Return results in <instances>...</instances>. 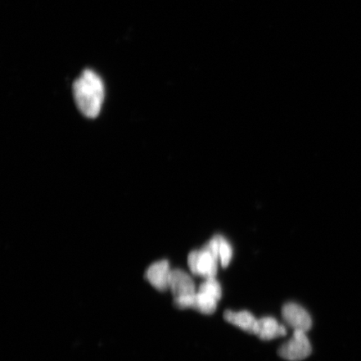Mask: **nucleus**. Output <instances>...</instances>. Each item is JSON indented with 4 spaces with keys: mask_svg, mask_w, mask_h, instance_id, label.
Instances as JSON below:
<instances>
[{
    "mask_svg": "<svg viewBox=\"0 0 361 361\" xmlns=\"http://www.w3.org/2000/svg\"><path fill=\"white\" fill-rule=\"evenodd\" d=\"M73 92L80 111L88 118H96L105 98V85L100 76L92 70L84 71L75 81Z\"/></svg>",
    "mask_w": 361,
    "mask_h": 361,
    "instance_id": "obj_1",
    "label": "nucleus"
},
{
    "mask_svg": "<svg viewBox=\"0 0 361 361\" xmlns=\"http://www.w3.org/2000/svg\"><path fill=\"white\" fill-rule=\"evenodd\" d=\"M188 264L193 274L205 279L216 278L218 274L219 262L206 247L191 252L188 255Z\"/></svg>",
    "mask_w": 361,
    "mask_h": 361,
    "instance_id": "obj_2",
    "label": "nucleus"
},
{
    "mask_svg": "<svg viewBox=\"0 0 361 361\" xmlns=\"http://www.w3.org/2000/svg\"><path fill=\"white\" fill-rule=\"evenodd\" d=\"M312 352L306 332L295 331L290 341L279 350V355L284 360L300 361L309 357Z\"/></svg>",
    "mask_w": 361,
    "mask_h": 361,
    "instance_id": "obj_3",
    "label": "nucleus"
},
{
    "mask_svg": "<svg viewBox=\"0 0 361 361\" xmlns=\"http://www.w3.org/2000/svg\"><path fill=\"white\" fill-rule=\"evenodd\" d=\"M219 301L205 293L197 291L191 295L174 298V305L179 309H193L203 314H214Z\"/></svg>",
    "mask_w": 361,
    "mask_h": 361,
    "instance_id": "obj_4",
    "label": "nucleus"
},
{
    "mask_svg": "<svg viewBox=\"0 0 361 361\" xmlns=\"http://www.w3.org/2000/svg\"><path fill=\"white\" fill-rule=\"evenodd\" d=\"M282 316L284 322L293 331L308 332L312 327V319L308 311L303 307L295 303H288L283 305Z\"/></svg>",
    "mask_w": 361,
    "mask_h": 361,
    "instance_id": "obj_5",
    "label": "nucleus"
},
{
    "mask_svg": "<svg viewBox=\"0 0 361 361\" xmlns=\"http://www.w3.org/2000/svg\"><path fill=\"white\" fill-rule=\"evenodd\" d=\"M169 290L174 298L187 296L195 293V283L192 277L182 269H171L169 279Z\"/></svg>",
    "mask_w": 361,
    "mask_h": 361,
    "instance_id": "obj_6",
    "label": "nucleus"
},
{
    "mask_svg": "<svg viewBox=\"0 0 361 361\" xmlns=\"http://www.w3.org/2000/svg\"><path fill=\"white\" fill-rule=\"evenodd\" d=\"M171 269L168 260L157 261L148 268L146 276L149 283L157 290H169V279Z\"/></svg>",
    "mask_w": 361,
    "mask_h": 361,
    "instance_id": "obj_7",
    "label": "nucleus"
},
{
    "mask_svg": "<svg viewBox=\"0 0 361 361\" xmlns=\"http://www.w3.org/2000/svg\"><path fill=\"white\" fill-rule=\"evenodd\" d=\"M226 322L233 324L247 333L256 335L258 329L259 319H257L254 314L243 310L239 312H234L232 310L225 311L224 314Z\"/></svg>",
    "mask_w": 361,
    "mask_h": 361,
    "instance_id": "obj_8",
    "label": "nucleus"
},
{
    "mask_svg": "<svg viewBox=\"0 0 361 361\" xmlns=\"http://www.w3.org/2000/svg\"><path fill=\"white\" fill-rule=\"evenodd\" d=\"M218 259L223 268L228 267L233 259V247L222 235H216L204 246Z\"/></svg>",
    "mask_w": 361,
    "mask_h": 361,
    "instance_id": "obj_9",
    "label": "nucleus"
},
{
    "mask_svg": "<svg viewBox=\"0 0 361 361\" xmlns=\"http://www.w3.org/2000/svg\"><path fill=\"white\" fill-rule=\"evenodd\" d=\"M287 329L277 319L273 317H264L259 319L256 336L261 340L271 341L278 337L286 336Z\"/></svg>",
    "mask_w": 361,
    "mask_h": 361,
    "instance_id": "obj_10",
    "label": "nucleus"
},
{
    "mask_svg": "<svg viewBox=\"0 0 361 361\" xmlns=\"http://www.w3.org/2000/svg\"><path fill=\"white\" fill-rule=\"evenodd\" d=\"M197 291L205 293L207 295L214 297L218 301L222 299V287H221V284L216 281V278L205 279V281L201 284Z\"/></svg>",
    "mask_w": 361,
    "mask_h": 361,
    "instance_id": "obj_11",
    "label": "nucleus"
}]
</instances>
